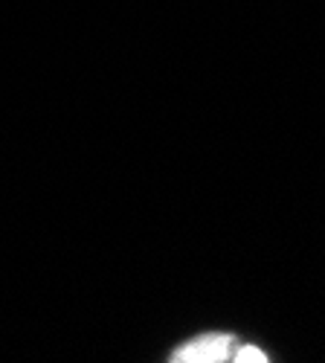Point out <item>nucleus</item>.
Returning <instances> with one entry per match:
<instances>
[{
    "label": "nucleus",
    "mask_w": 325,
    "mask_h": 363,
    "mask_svg": "<svg viewBox=\"0 0 325 363\" xmlns=\"http://www.w3.org/2000/svg\"><path fill=\"white\" fill-rule=\"evenodd\" d=\"M229 360H235V363H264L268 354H264L261 349H256V346H235Z\"/></svg>",
    "instance_id": "2"
},
{
    "label": "nucleus",
    "mask_w": 325,
    "mask_h": 363,
    "mask_svg": "<svg viewBox=\"0 0 325 363\" xmlns=\"http://www.w3.org/2000/svg\"><path fill=\"white\" fill-rule=\"evenodd\" d=\"M232 349H235V340L229 335H203V337L181 346L171 360H177V363H221V360H229Z\"/></svg>",
    "instance_id": "1"
}]
</instances>
